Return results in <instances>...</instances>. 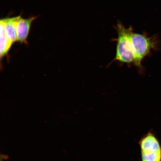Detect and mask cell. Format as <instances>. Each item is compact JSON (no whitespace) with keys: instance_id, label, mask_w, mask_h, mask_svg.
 Listing matches in <instances>:
<instances>
[{"instance_id":"3","label":"cell","mask_w":161,"mask_h":161,"mask_svg":"<svg viewBox=\"0 0 161 161\" xmlns=\"http://www.w3.org/2000/svg\"><path fill=\"white\" fill-rule=\"evenodd\" d=\"M141 161H161V147L152 131L144 135L138 142Z\"/></svg>"},{"instance_id":"1","label":"cell","mask_w":161,"mask_h":161,"mask_svg":"<svg viewBox=\"0 0 161 161\" xmlns=\"http://www.w3.org/2000/svg\"><path fill=\"white\" fill-rule=\"evenodd\" d=\"M114 27L118 37L114 39L116 42V52L112 62H116L121 65L126 64L128 66H134V53L132 41L133 29L131 26L126 28L120 22Z\"/></svg>"},{"instance_id":"4","label":"cell","mask_w":161,"mask_h":161,"mask_svg":"<svg viewBox=\"0 0 161 161\" xmlns=\"http://www.w3.org/2000/svg\"><path fill=\"white\" fill-rule=\"evenodd\" d=\"M37 17V16H32L25 19L22 18L21 16H19L16 24L18 42L21 43L28 44L27 39L31 24Z\"/></svg>"},{"instance_id":"6","label":"cell","mask_w":161,"mask_h":161,"mask_svg":"<svg viewBox=\"0 0 161 161\" xmlns=\"http://www.w3.org/2000/svg\"><path fill=\"white\" fill-rule=\"evenodd\" d=\"M1 29V46H0V57L1 59L7 55L13 45L11 42L8 39L5 35L4 20L2 19L0 21Z\"/></svg>"},{"instance_id":"5","label":"cell","mask_w":161,"mask_h":161,"mask_svg":"<svg viewBox=\"0 0 161 161\" xmlns=\"http://www.w3.org/2000/svg\"><path fill=\"white\" fill-rule=\"evenodd\" d=\"M19 16L4 19L6 36L12 44L17 42L16 24Z\"/></svg>"},{"instance_id":"2","label":"cell","mask_w":161,"mask_h":161,"mask_svg":"<svg viewBox=\"0 0 161 161\" xmlns=\"http://www.w3.org/2000/svg\"><path fill=\"white\" fill-rule=\"evenodd\" d=\"M132 41L134 53V66L141 73L143 72V60L147 56L152 50L156 49L158 41L156 36L148 37L146 33L140 34L133 32Z\"/></svg>"}]
</instances>
